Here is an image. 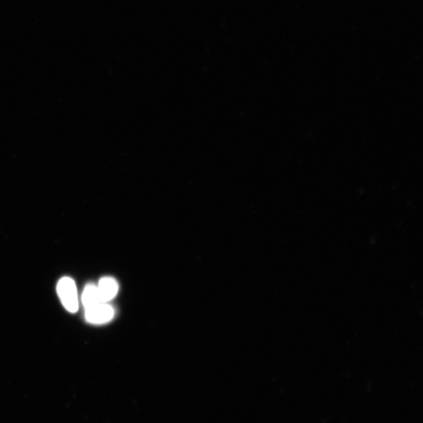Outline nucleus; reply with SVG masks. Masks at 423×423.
<instances>
[{"label": "nucleus", "instance_id": "1", "mask_svg": "<svg viewBox=\"0 0 423 423\" xmlns=\"http://www.w3.org/2000/svg\"><path fill=\"white\" fill-rule=\"evenodd\" d=\"M57 291L64 308L70 313L77 312L79 297L74 280L68 277H64L59 281Z\"/></svg>", "mask_w": 423, "mask_h": 423}, {"label": "nucleus", "instance_id": "2", "mask_svg": "<svg viewBox=\"0 0 423 423\" xmlns=\"http://www.w3.org/2000/svg\"><path fill=\"white\" fill-rule=\"evenodd\" d=\"M115 316L114 309L107 303H100L94 307L85 309L86 321L92 324H101L110 322Z\"/></svg>", "mask_w": 423, "mask_h": 423}, {"label": "nucleus", "instance_id": "3", "mask_svg": "<svg viewBox=\"0 0 423 423\" xmlns=\"http://www.w3.org/2000/svg\"><path fill=\"white\" fill-rule=\"evenodd\" d=\"M97 289H99L101 302L107 303L117 295L118 285L116 279L111 277H105L100 280Z\"/></svg>", "mask_w": 423, "mask_h": 423}, {"label": "nucleus", "instance_id": "4", "mask_svg": "<svg viewBox=\"0 0 423 423\" xmlns=\"http://www.w3.org/2000/svg\"><path fill=\"white\" fill-rule=\"evenodd\" d=\"M82 302L85 309L90 308L102 303L97 286L93 284L86 286L82 296Z\"/></svg>", "mask_w": 423, "mask_h": 423}]
</instances>
